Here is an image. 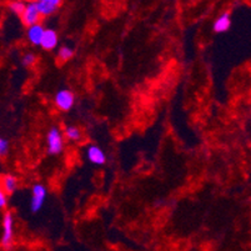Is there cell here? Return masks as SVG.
<instances>
[{
    "label": "cell",
    "mask_w": 251,
    "mask_h": 251,
    "mask_svg": "<svg viewBox=\"0 0 251 251\" xmlns=\"http://www.w3.org/2000/svg\"><path fill=\"white\" fill-rule=\"evenodd\" d=\"M64 131L58 126H51L47 133V151L50 155H59L64 150Z\"/></svg>",
    "instance_id": "cell-1"
},
{
    "label": "cell",
    "mask_w": 251,
    "mask_h": 251,
    "mask_svg": "<svg viewBox=\"0 0 251 251\" xmlns=\"http://www.w3.org/2000/svg\"><path fill=\"white\" fill-rule=\"evenodd\" d=\"M48 198V189L44 184L36 182L33 185L31 189V199H30V210L31 213H39L42 207L44 206Z\"/></svg>",
    "instance_id": "cell-2"
},
{
    "label": "cell",
    "mask_w": 251,
    "mask_h": 251,
    "mask_svg": "<svg viewBox=\"0 0 251 251\" xmlns=\"http://www.w3.org/2000/svg\"><path fill=\"white\" fill-rule=\"evenodd\" d=\"M75 104V95L69 89H60L54 95V105L60 111L72 110Z\"/></svg>",
    "instance_id": "cell-3"
},
{
    "label": "cell",
    "mask_w": 251,
    "mask_h": 251,
    "mask_svg": "<svg viewBox=\"0 0 251 251\" xmlns=\"http://www.w3.org/2000/svg\"><path fill=\"white\" fill-rule=\"evenodd\" d=\"M14 241V216L10 211H6L3 216V234L1 245L4 249H9Z\"/></svg>",
    "instance_id": "cell-4"
},
{
    "label": "cell",
    "mask_w": 251,
    "mask_h": 251,
    "mask_svg": "<svg viewBox=\"0 0 251 251\" xmlns=\"http://www.w3.org/2000/svg\"><path fill=\"white\" fill-rule=\"evenodd\" d=\"M42 14L39 11L38 5H36V1H28L26 3V8H25L24 13L20 17L23 24L29 28V26H33V25L40 24V19H42Z\"/></svg>",
    "instance_id": "cell-5"
},
{
    "label": "cell",
    "mask_w": 251,
    "mask_h": 251,
    "mask_svg": "<svg viewBox=\"0 0 251 251\" xmlns=\"http://www.w3.org/2000/svg\"><path fill=\"white\" fill-rule=\"evenodd\" d=\"M85 157L93 165L101 166L106 163V154L99 145L95 144H90L85 148Z\"/></svg>",
    "instance_id": "cell-6"
},
{
    "label": "cell",
    "mask_w": 251,
    "mask_h": 251,
    "mask_svg": "<svg viewBox=\"0 0 251 251\" xmlns=\"http://www.w3.org/2000/svg\"><path fill=\"white\" fill-rule=\"evenodd\" d=\"M45 30H47V28H44L43 24H36L26 28V39H28V42L31 45H34V47H40L43 38H44Z\"/></svg>",
    "instance_id": "cell-7"
},
{
    "label": "cell",
    "mask_w": 251,
    "mask_h": 251,
    "mask_svg": "<svg viewBox=\"0 0 251 251\" xmlns=\"http://www.w3.org/2000/svg\"><path fill=\"white\" fill-rule=\"evenodd\" d=\"M36 5H38L42 17L47 18L55 14L61 6V1L60 0H39V1H36Z\"/></svg>",
    "instance_id": "cell-8"
},
{
    "label": "cell",
    "mask_w": 251,
    "mask_h": 251,
    "mask_svg": "<svg viewBox=\"0 0 251 251\" xmlns=\"http://www.w3.org/2000/svg\"><path fill=\"white\" fill-rule=\"evenodd\" d=\"M231 26V17H230L229 11H224L219 15L215 19L213 25V29L215 33L221 34V33H226L227 30Z\"/></svg>",
    "instance_id": "cell-9"
},
{
    "label": "cell",
    "mask_w": 251,
    "mask_h": 251,
    "mask_svg": "<svg viewBox=\"0 0 251 251\" xmlns=\"http://www.w3.org/2000/svg\"><path fill=\"white\" fill-rule=\"evenodd\" d=\"M59 44V35L54 29L47 28L44 34V38H43V42L40 47L44 50H48V51H51V50L55 49Z\"/></svg>",
    "instance_id": "cell-10"
},
{
    "label": "cell",
    "mask_w": 251,
    "mask_h": 251,
    "mask_svg": "<svg viewBox=\"0 0 251 251\" xmlns=\"http://www.w3.org/2000/svg\"><path fill=\"white\" fill-rule=\"evenodd\" d=\"M18 189V179L11 174H6L3 176V180H1V190L4 193L13 194L15 193V190Z\"/></svg>",
    "instance_id": "cell-11"
},
{
    "label": "cell",
    "mask_w": 251,
    "mask_h": 251,
    "mask_svg": "<svg viewBox=\"0 0 251 251\" xmlns=\"http://www.w3.org/2000/svg\"><path fill=\"white\" fill-rule=\"evenodd\" d=\"M64 136L69 141H79L81 139V131L75 125H67L64 129Z\"/></svg>",
    "instance_id": "cell-12"
},
{
    "label": "cell",
    "mask_w": 251,
    "mask_h": 251,
    "mask_svg": "<svg viewBox=\"0 0 251 251\" xmlns=\"http://www.w3.org/2000/svg\"><path fill=\"white\" fill-rule=\"evenodd\" d=\"M74 56V49L69 45H63L61 48H59L58 50V59L61 63H65V61L70 60V59Z\"/></svg>",
    "instance_id": "cell-13"
},
{
    "label": "cell",
    "mask_w": 251,
    "mask_h": 251,
    "mask_svg": "<svg viewBox=\"0 0 251 251\" xmlns=\"http://www.w3.org/2000/svg\"><path fill=\"white\" fill-rule=\"evenodd\" d=\"M8 8L13 14L22 17L25 8H26V3H25V1H20V0H14V1H10V3L8 4Z\"/></svg>",
    "instance_id": "cell-14"
},
{
    "label": "cell",
    "mask_w": 251,
    "mask_h": 251,
    "mask_svg": "<svg viewBox=\"0 0 251 251\" xmlns=\"http://www.w3.org/2000/svg\"><path fill=\"white\" fill-rule=\"evenodd\" d=\"M36 63V55L34 52H25L22 58V65L25 68L33 67L34 64Z\"/></svg>",
    "instance_id": "cell-15"
},
{
    "label": "cell",
    "mask_w": 251,
    "mask_h": 251,
    "mask_svg": "<svg viewBox=\"0 0 251 251\" xmlns=\"http://www.w3.org/2000/svg\"><path fill=\"white\" fill-rule=\"evenodd\" d=\"M9 151V140L5 138L0 139V155L4 156Z\"/></svg>",
    "instance_id": "cell-16"
},
{
    "label": "cell",
    "mask_w": 251,
    "mask_h": 251,
    "mask_svg": "<svg viewBox=\"0 0 251 251\" xmlns=\"http://www.w3.org/2000/svg\"><path fill=\"white\" fill-rule=\"evenodd\" d=\"M8 205V194L0 190V209H5Z\"/></svg>",
    "instance_id": "cell-17"
}]
</instances>
